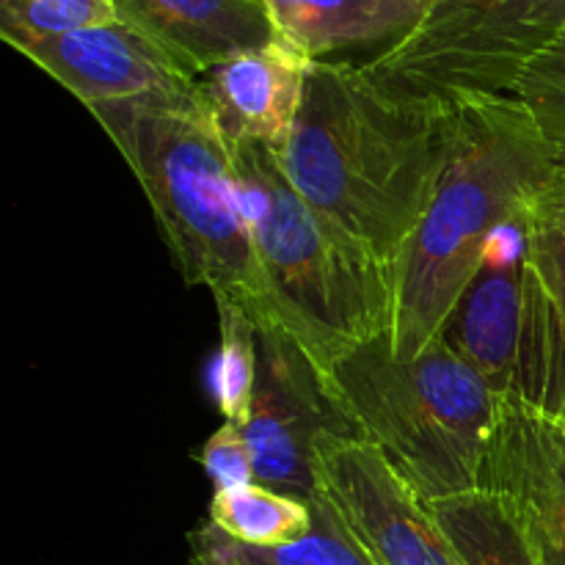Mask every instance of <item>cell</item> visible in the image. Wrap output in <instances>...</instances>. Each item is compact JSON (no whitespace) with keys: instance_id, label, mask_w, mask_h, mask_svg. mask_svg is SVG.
<instances>
[{"instance_id":"cell-4","label":"cell","mask_w":565,"mask_h":565,"mask_svg":"<svg viewBox=\"0 0 565 565\" xmlns=\"http://www.w3.org/2000/svg\"><path fill=\"white\" fill-rule=\"evenodd\" d=\"M232 143V141H230ZM259 263L292 337L331 375L395 326V268L307 202L263 143H232Z\"/></svg>"},{"instance_id":"cell-16","label":"cell","mask_w":565,"mask_h":565,"mask_svg":"<svg viewBox=\"0 0 565 565\" xmlns=\"http://www.w3.org/2000/svg\"><path fill=\"white\" fill-rule=\"evenodd\" d=\"M315 527L287 546H248L221 533L213 522L188 535V565H373L323 494L309 502Z\"/></svg>"},{"instance_id":"cell-1","label":"cell","mask_w":565,"mask_h":565,"mask_svg":"<svg viewBox=\"0 0 565 565\" xmlns=\"http://www.w3.org/2000/svg\"><path fill=\"white\" fill-rule=\"evenodd\" d=\"M447 110L386 97L359 64L315 61L281 171L312 207L395 268L434 199Z\"/></svg>"},{"instance_id":"cell-10","label":"cell","mask_w":565,"mask_h":565,"mask_svg":"<svg viewBox=\"0 0 565 565\" xmlns=\"http://www.w3.org/2000/svg\"><path fill=\"white\" fill-rule=\"evenodd\" d=\"M480 491L505 502L539 565H565V419L502 395Z\"/></svg>"},{"instance_id":"cell-20","label":"cell","mask_w":565,"mask_h":565,"mask_svg":"<svg viewBox=\"0 0 565 565\" xmlns=\"http://www.w3.org/2000/svg\"><path fill=\"white\" fill-rule=\"evenodd\" d=\"M221 351L215 364V397L226 423L246 425L257 381V326L237 309L218 307Z\"/></svg>"},{"instance_id":"cell-17","label":"cell","mask_w":565,"mask_h":565,"mask_svg":"<svg viewBox=\"0 0 565 565\" xmlns=\"http://www.w3.org/2000/svg\"><path fill=\"white\" fill-rule=\"evenodd\" d=\"M461 565H539L505 502L489 491H469L428 502Z\"/></svg>"},{"instance_id":"cell-2","label":"cell","mask_w":565,"mask_h":565,"mask_svg":"<svg viewBox=\"0 0 565 565\" xmlns=\"http://www.w3.org/2000/svg\"><path fill=\"white\" fill-rule=\"evenodd\" d=\"M561 160L516 97L447 108L434 199L395 263L392 351L414 359L439 340L491 237L527 213Z\"/></svg>"},{"instance_id":"cell-19","label":"cell","mask_w":565,"mask_h":565,"mask_svg":"<svg viewBox=\"0 0 565 565\" xmlns=\"http://www.w3.org/2000/svg\"><path fill=\"white\" fill-rule=\"evenodd\" d=\"M119 22L114 0H0V36L11 47Z\"/></svg>"},{"instance_id":"cell-14","label":"cell","mask_w":565,"mask_h":565,"mask_svg":"<svg viewBox=\"0 0 565 565\" xmlns=\"http://www.w3.org/2000/svg\"><path fill=\"white\" fill-rule=\"evenodd\" d=\"M119 22L158 44L193 77L270 44L274 22L259 0H114Z\"/></svg>"},{"instance_id":"cell-7","label":"cell","mask_w":565,"mask_h":565,"mask_svg":"<svg viewBox=\"0 0 565 565\" xmlns=\"http://www.w3.org/2000/svg\"><path fill=\"white\" fill-rule=\"evenodd\" d=\"M243 434L254 483L301 502L320 497V450L364 439L331 375L287 331H257V381Z\"/></svg>"},{"instance_id":"cell-18","label":"cell","mask_w":565,"mask_h":565,"mask_svg":"<svg viewBox=\"0 0 565 565\" xmlns=\"http://www.w3.org/2000/svg\"><path fill=\"white\" fill-rule=\"evenodd\" d=\"M210 522L221 533L248 546L296 544L307 539L315 527L309 502L257 483L215 491L210 502Z\"/></svg>"},{"instance_id":"cell-22","label":"cell","mask_w":565,"mask_h":565,"mask_svg":"<svg viewBox=\"0 0 565 565\" xmlns=\"http://www.w3.org/2000/svg\"><path fill=\"white\" fill-rule=\"evenodd\" d=\"M199 461H202L207 478L213 480L215 491H230L237 486L254 483V458L246 434H243V425H221L210 436L207 445L202 447Z\"/></svg>"},{"instance_id":"cell-5","label":"cell","mask_w":565,"mask_h":565,"mask_svg":"<svg viewBox=\"0 0 565 565\" xmlns=\"http://www.w3.org/2000/svg\"><path fill=\"white\" fill-rule=\"evenodd\" d=\"M331 381L386 461L425 502L480 489L502 395L441 340L414 359L392 351V334L337 359Z\"/></svg>"},{"instance_id":"cell-21","label":"cell","mask_w":565,"mask_h":565,"mask_svg":"<svg viewBox=\"0 0 565 565\" xmlns=\"http://www.w3.org/2000/svg\"><path fill=\"white\" fill-rule=\"evenodd\" d=\"M513 97L524 105L552 154L565 163V28L530 61Z\"/></svg>"},{"instance_id":"cell-12","label":"cell","mask_w":565,"mask_h":565,"mask_svg":"<svg viewBox=\"0 0 565 565\" xmlns=\"http://www.w3.org/2000/svg\"><path fill=\"white\" fill-rule=\"evenodd\" d=\"M527 303L524 215L491 237L478 274L447 318L439 340L500 395H511Z\"/></svg>"},{"instance_id":"cell-9","label":"cell","mask_w":565,"mask_h":565,"mask_svg":"<svg viewBox=\"0 0 565 565\" xmlns=\"http://www.w3.org/2000/svg\"><path fill=\"white\" fill-rule=\"evenodd\" d=\"M14 50L75 94L88 114L97 108H188L202 103L199 77L125 22Z\"/></svg>"},{"instance_id":"cell-6","label":"cell","mask_w":565,"mask_h":565,"mask_svg":"<svg viewBox=\"0 0 565 565\" xmlns=\"http://www.w3.org/2000/svg\"><path fill=\"white\" fill-rule=\"evenodd\" d=\"M565 28V0H430L414 31L359 64L386 97L447 110L513 97L530 61Z\"/></svg>"},{"instance_id":"cell-3","label":"cell","mask_w":565,"mask_h":565,"mask_svg":"<svg viewBox=\"0 0 565 565\" xmlns=\"http://www.w3.org/2000/svg\"><path fill=\"white\" fill-rule=\"evenodd\" d=\"M92 116L136 174L182 279L246 315L257 331L292 337L254 246L232 143L204 103L97 108Z\"/></svg>"},{"instance_id":"cell-13","label":"cell","mask_w":565,"mask_h":565,"mask_svg":"<svg viewBox=\"0 0 565 565\" xmlns=\"http://www.w3.org/2000/svg\"><path fill=\"white\" fill-rule=\"evenodd\" d=\"M315 61L281 39L221 61L199 77V94L232 143L285 149L301 114Z\"/></svg>"},{"instance_id":"cell-8","label":"cell","mask_w":565,"mask_h":565,"mask_svg":"<svg viewBox=\"0 0 565 565\" xmlns=\"http://www.w3.org/2000/svg\"><path fill=\"white\" fill-rule=\"evenodd\" d=\"M320 494L373 565H461L428 502L367 439L318 456Z\"/></svg>"},{"instance_id":"cell-15","label":"cell","mask_w":565,"mask_h":565,"mask_svg":"<svg viewBox=\"0 0 565 565\" xmlns=\"http://www.w3.org/2000/svg\"><path fill=\"white\" fill-rule=\"evenodd\" d=\"M281 42L309 61L348 47L397 42L419 25L430 0H259Z\"/></svg>"},{"instance_id":"cell-11","label":"cell","mask_w":565,"mask_h":565,"mask_svg":"<svg viewBox=\"0 0 565 565\" xmlns=\"http://www.w3.org/2000/svg\"><path fill=\"white\" fill-rule=\"evenodd\" d=\"M527 303L516 381L508 397L565 419V163L524 213Z\"/></svg>"}]
</instances>
